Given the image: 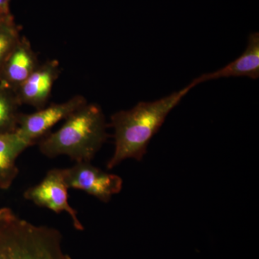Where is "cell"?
I'll return each mask as SVG.
<instances>
[{"mask_svg":"<svg viewBox=\"0 0 259 259\" xmlns=\"http://www.w3.org/2000/svg\"><path fill=\"white\" fill-rule=\"evenodd\" d=\"M193 88L190 83L168 96L153 102H140L130 110L113 114L110 125L115 132V148L107 168L112 169L127 158L141 161L167 116Z\"/></svg>","mask_w":259,"mask_h":259,"instance_id":"obj_1","label":"cell"},{"mask_svg":"<svg viewBox=\"0 0 259 259\" xmlns=\"http://www.w3.org/2000/svg\"><path fill=\"white\" fill-rule=\"evenodd\" d=\"M107 137L101 107L88 102L66 119L60 129L46 135L39 143V150L49 158L64 155L76 163L91 162Z\"/></svg>","mask_w":259,"mask_h":259,"instance_id":"obj_2","label":"cell"},{"mask_svg":"<svg viewBox=\"0 0 259 259\" xmlns=\"http://www.w3.org/2000/svg\"><path fill=\"white\" fill-rule=\"evenodd\" d=\"M60 231L35 226L9 207L0 209V259H71Z\"/></svg>","mask_w":259,"mask_h":259,"instance_id":"obj_3","label":"cell"},{"mask_svg":"<svg viewBox=\"0 0 259 259\" xmlns=\"http://www.w3.org/2000/svg\"><path fill=\"white\" fill-rule=\"evenodd\" d=\"M88 103L82 95H76L67 101L52 104L47 108L31 114H20L16 134L29 146L48 134L49 130L59 121L66 120Z\"/></svg>","mask_w":259,"mask_h":259,"instance_id":"obj_4","label":"cell"},{"mask_svg":"<svg viewBox=\"0 0 259 259\" xmlns=\"http://www.w3.org/2000/svg\"><path fill=\"white\" fill-rule=\"evenodd\" d=\"M63 174L68 188L83 191L103 202H108L122 190L120 177L102 171L91 162L76 163L71 168H64Z\"/></svg>","mask_w":259,"mask_h":259,"instance_id":"obj_5","label":"cell"},{"mask_svg":"<svg viewBox=\"0 0 259 259\" xmlns=\"http://www.w3.org/2000/svg\"><path fill=\"white\" fill-rule=\"evenodd\" d=\"M68 189L63 169L53 168L47 172L41 182L25 191L24 197L39 207L51 209L57 214L67 212L74 228L83 231V225L79 221L77 212L69 203Z\"/></svg>","mask_w":259,"mask_h":259,"instance_id":"obj_6","label":"cell"},{"mask_svg":"<svg viewBox=\"0 0 259 259\" xmlns=\"http://www.w3.org/2000/svg\"><path fill=\"white\" fill-rule=\"evenodd\" d=\"M59 61H48L39 65L23 83L14 92L20 105H30L37 110L45 107L53 87L60 75Z\"/></svg>","mask_w":259,"mask_h":259,"instance_id":"obj_7","label":"cell"},{"mask_svg":"<svg viewBox=\"0 0 259 259\" xmlns=\"http://www.w3.org/2000/svg\"><path fill=\"white\" fill-rule=\"evenodd\" d=\"M39 66L31 44L20 37L0 69V85L14 93Z\"/></svg>","mask_w":259,"mask_h":259,"instance_id":"obj_8","label":"cell"},{"mask_svg":"<svg viewBox=\"0 0 259 259\" xmlns=\"http://www.w3.org/2000/svg\"><path fill=\"white\" fill-rule=\"evenodd\" d=\"M230 77H248L258 79L259 77V33L252 32L248 36V44L244 52L224 67L201 75L191 82L195 87L199 83Z\"/></svg>","mask_w":259,"mask_h":259,"instance_id":"obj_9","label":"cell"},{"mask_svg":"<svg viewBox=\"0 0 259 259\" xmlns=\"http://www.w3.org/2000/svg\"><path fill=\"white\" fill-rule=\"evenodd\" d=\"M30 147L16 132L0 134V189L8 190L18 176L16 159Z\"/></svg>","mask_w":259,"mask_h":259,"instance_id":"obj_10","label":"cell"},{"mask_svg":"<svg viewBox=\"0 0 259 259\" xmlns=\"http://www.w3.org/2000/svg\"><path fill=\"white\" fill-rule=\"evenodd\" d=\"M20 105L15 93L0 85V134L16 131Z\"/></svg>","mask_w":259,"mask_h":259,"instance_id":"obj_11","label":"cell"},{"mask_svg":"<svg viewBox=\"0 0 259 259\" xmlns=\"http://www.w3.org/2000/svg\"><path fill=\"white\" fill-rule=\"evenodd\" d=\"M20 37V28L15 19L0 20V69Z\"/></svg>","mask_w":259,"mask_h":259,"instance_id":"obj_12","label":"cell"},{"mask_svg":"<svg viewBox=\"0 0 259 259\" xmlns=\"http://www.w3.org/2000/svg\"><path fill=\"white\" fill-rule=\"evenodd\" d=\"M11 0H0V20H13L10 10Z\"/></svg>","mask_w":259,"mask_h":259,"instance_id":"obj_13","label":"cell"}]
</instances>
